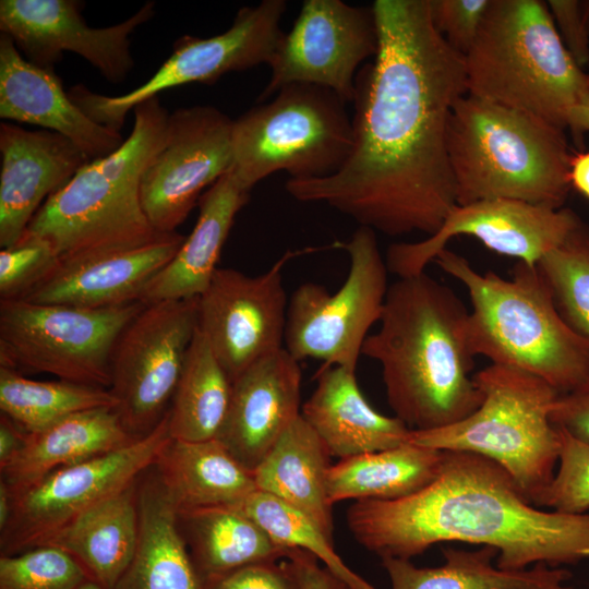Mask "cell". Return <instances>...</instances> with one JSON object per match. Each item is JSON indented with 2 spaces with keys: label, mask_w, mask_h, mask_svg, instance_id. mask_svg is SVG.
Wrapping results in <instances>:
<instances>
[{
  "label": "cell",
  "mask_w": 589,
  "mask_h": 589,
  "mask_svg": "<svg viewBox=\"0 0 589 589\" xmlns=\"http://www.w3.org/2000/svg\"><path fill=\"white\" fill-rule=\"evenodd\" d=\"M372 8L380 45L357 73L351 153L334 175L289 178L285 188L375 232L429 237L457 206L447 131L468 93L465 56L435 29L429 0H376Z\"/></svg>",
  "instance_id": "1"
},
{
  "label": "cell",
  "mask_w": 589,
  "mask_h": 589,
  "mask_svg": "<svg viewBox=\"0 0 589 589\" xmlns=\"http://www.w3.org/2000/svg\"><path fill=\"white\" fill-rule=\"evenodd\" d=\"M436 478L394 501H356L347 512L356 540L381 558L410 560L440 542L497 550L496 566L558 568L589 558V514L543 510L495 461L443 450Z\"/></svg>",
  "instance_id": "2"
},
{
  "label": "cell",
  "mask_w": 589,
  "mask_h": 589,
  "mask_svg": "<svg viewBox=\"0 0 589 589\" xmlns=\"http://www.w3.org/2000/svg\"><path fill=\"white\" fill-rule=\"evenodd\" d=\"M378 322L361 354L381 364L387 401L410 430L445 428L480 406L469 311L449 287L425 272L400 277Z\"/></svg>",
  "instance_id": "3"
},
{
  "label": "cell",
  "mask_w": 589,
  "mask_h": 589,
  "mask_svg": "<svg viewBox=\"0 0 589 589\" xmlns=\"http://www.w3.org/2000/svg\"><path fill=\"white\" fill-rule=\"evenodd\" d=\"M434 262L467 289L474 356L533 374L561 394L589 378V339L562 317L537 265L518 261L506 279L479 273L447 248Z\"/></svg>",
  "instance_id": "4"
},
{
  "label": "cell",
  "mask_w": 589,
  "mask_h": 589,
  "mask_svg": "<svg viewBox=\"0 0 589 589\" xmlns=\"http://www.w3.org/2000/svg\"><path fill=\"white\" fill-rule=\"evenodd\" d=\"M129 137L112 154L88 161L50 195L25 232L47 241L59 263L131 249L160 235L141 202L142 175L164 145L169 112L158 95L133 108Z\"/></svg>",
  "instance_id": "5"
},
{
  "label": "cell",
  "mask_w": 589,
  "mask_h": 589,
  "mask_svg": "<svg viewBox=\"0 0 589 589\" xmlns=\"http://www.w3.org/2000/svg\"><path fill=\"white\" fill-rule=\"evenodd\" d=\"M447 145L457 205L507 199L557 209L567 200L565 130L540 117L467 93L453 107Z\"/></svg>",
  "instance_id": "6"
},
{
  "label": "cell",
  "mask_w": 589,
  "mask_h": 589,
  "mask_svg": "<svg viewBox=\"0 0 589 589\" xmlns=\"http://www.w3.org/2000/svg\"><path fill=\"white\" fill-rule=\"evenodd\" d=\"M468 94L566 130L589 75L565 48L546 2L491 0L465 56Z\"/></svg>",
  "instance_id": "7"
},
{
  "label": "cell",
  "mask_w": 589,
  "mask_h": 589,
  "mask_svg": "<svg viewBox=\"0 0 589 589\" xmlns=\"http://www.w3.org/2000/svg\"><path fill=\"white\" fill-rule=\"evenodd\" d=\"M473 381L482 401L471 414L445 428L411 430L409 442L486 457L536 505L558 464L560 431L550 414L561 393L533 374L494 363L477 372Z\"/></svg>",
  "instance_id": "8"
},
{
  "label": "cell",
  "mask_w": 589,
  "mask_h": 589,
  "mask_svg": "<svg viewBox=\"0 0 589 589\" xmlns=\"http://www.w3.org/2000/svg\"><path fill=\"white\" fill-rule=\"evenodd\" d=\"M333 91L294 83L272 100L233 119L230 171L247 190L274 172L290 179L324 178L337 172L353 145L352 119Z\"/></svg>",
  "instance_id": "9"
},
{
  "label": "cell",
  "mask_w": 589,
  "mask_h": 589,
  "mask_svg": "<svg viewBox=\"0 0 589 589\" xmlns=\"http://www.w3.org/2000/svg\"><path fill=\"white\" fill-rule=\"evenodd\" d=\"M145 303L106 309L0 301V366L110 388L116 344Z\"/></svg>",
  "instance_id": "10"
},
{
  "label": "cell",
  "mask_w": 589,
  "mask_h": 589,
  "mask_svg": "<svg viewBox=\"0 0 589 589\" xmlns=\"http://www.w3.org/2000/svg\"><path fill=\"white\" fill-rule=\"evenodd\" d=\"M342 247L350 268L336 292L314 283L292 292L284 348L298 361L313 358L356 372L368 332L383 312L388 268L370 228L359 226Z\"/></svg>",
  "instance_id": "11"
},
{
  "label": "cell",
  "mask_w": 589,
  "mask_h": 589,
  "mask_svg": "<svg viewBox=\"0 0 589 589\" xmlns=\"http://www.w3.org/2000/svg\"><path fill=\"white\" fill-rule=\"evenodd\" d=\"M286 8L284 0H264L241 8L232 25L219 35L178 38L171 56L156 73L124 95L97 94L83 84L72 86L68 95L92 120L120 131L131 109L165 89L190 83L211 84L229 72L268 64L285 35L280 20Z\"/></svg>",
  "instance_id": "12"
},
{
  "label": "cell",
  "mask_w": 589,
  "mask_h": 589,
  "mask_svg": "<svg viewBox=\"0 0 589 589\" xmlns=\"http://www.w3.org/2000/svg\"><path fill=\"white\" fill-rule=\"evenodd\" d=\"M200 297L147 303L120 335L109 390L127 431L149 434L168 412L191 341Z\"/></svg>",
  "instance_id": "13"
},
{
  "label": "cell",
  "mask_w": 589,
  "mask_h": 589,
  "mask_svg": "<svg viewBox=\"0 0 589 589\" xmlns=\"http://www.w3.org/2000/svg\"><path fill=\"white\" fill-rule=\"evenodd\" d=\"M171 438L167 412L149 434L117 450L59 468L12 494L11 517L0 531L1 555L40 545L88 507L137 481Z\"/></svg>",
  "instance_id": "14"
},
{
  "label": "cell",
  "mask_w": 589,
  "mask_h": 589,
  "mask_svg": "<svg viewBox=\"0 0 589 589\" xmlns=\"http://www.w3.org/2000/svg\"><path fill=\"white\" fill-rule=\"evenodd\" d=\"M378 28L372 5L340 0H305L291 28L267 64L271 77L259 99L286 85L302 83L333 91L353 103L358 68L378 51Z\"/></svg>",
  "instance_id": "15"
},
{
  "label": "cell",
  "mask_w": 589,
  "mask_h": 589,
  "mask_svg": "<svg viewBox=\"0 0 589 589\" xmlns=\"http://www.w3.org/2000/svg\"><path fill=\"white\" fill-rule=\"evenodd\" d=\"M232 122L213 106L183 107L169 115L165 143L140 187L143 211L156 232H175L201 192L230 171Z\"/></svg>",
  "instance_id": "16"
},
{
  "label": "cell",
  "mask_w": 589,
  "mask_h": 589,
  "mask_svg": "<svg viewBox=\"0 0 589 589\" xmlns=\"http://www.w3.org/2000/svg\"><path fill=\"white\" fill-rule=\"evenodd\" d=\"M290 254L250 276L217 268L200 296L199 329L231 383L261 358L283 349L288 299L281 271Z\"/></svg>",
  "instance_id": "17"
},
{
  "label": "cell",
  "mask_w": 589,
  "mask_h": 589,
  "mask_svg": "<svg viewBox=\"0 0 589 589\" xmlns=\"http://www.w3.org/2000/svg\"><path fill=\"white\" fill-rule=\"evenodd\" d=\"M581 219L569 208H551L517 200H481L457 205L441 228L419 242L388 248L386 265L398 278L425 272L447 242L470 236L488 249L529 265L561 244Z\"/></svg>",
  "instance_id": "18"
},
{
  "label": "cell",
  "mask_w": 589,
  "mask_h": 589,
  "mask_svg": "<svg viewBox=\"0 0 589 589\" xmlns=\"http://www.w3.org/2000/svg\"><path fill=\"white\" fill-rule=\"evenodd\" d=\"M77 0H1L0 31L32 63L51 68L64 51L74 52L95 67L109 82L121 83L134 65L131 34L155 14L146 2L119 24L89 27Z\"/></svg>",
  "instance_id": "19"
},
{
  "label": "cell",
  "mask_w": 589,
  "mask_h": 589,
  "mask_svg": "<svg viewBox=\"0 0 589 589\" xmlns=\"http://www.w3.org/2000/svg\"><path fill=\"white\" fill-rule=\"evenodd\" d=\"M0 247L14 244L45 201L88 161L69 139L49 130L0 124Z\"/></svg>",
  "instance_id": "20"
},
{
  "label": "cell",
  "mask_w": 589,
  "mask_h": 589,
  "mask_svg": "<svg viewBox=\"0 0 589 589\" xmlns=\"http://www.w3.org/2000/svg\"><path fill=\"white\" fill-rule=\"evenodd\" d=\"M301 380L299 361L283 348L254 362L232 382L217 440L249 470L261 464L301 414Z\"/></svg>",
  "instance_id": "21"
},
{
  "label": "cell",
  "mask_w": 589,
  "mask_h": 589,
  "mask_svg": "<svg viewBox=\"0 0 589 589\" xmlns=\"http://www.w3.org/2000/svg\"><path fill=\"white\" fill-rule=\"evenodd\" d=\"M184 240L176 231L163 233L136 248L59 263L19 300L86 309L137 302L148 283L170 262Z\"/></svg>",
  "instance_id": "22"
},
{
  "label": "cell",
  "mask_w": 589,
  "mask_h": 589,
  "mask_svg": "<svg viewBox=\"0 0 589 589\" xmlns=\"http://www.w3.org/2000/svg\"><path fill=\"white\" fill-rule=\"evenodd\" d=\"M0 117L57 132L73 142L89 160L112 154L124 142L120 131L97 123L74 104L53 69L29 62L3 33L0 34Z\"/></svg>",
  "instance_id": "23"
},
{
  "label": "cell",
  "mask_w": 589,
  "mask_h": 589,
  "mask_svg": "<svg viewBox=\"0 0 589 589\" xmlns=\"http://www.w3.org/2000/svg\"><path fill=\"white\" fill-rule=\"evenodd\" d=\"M301 416L340 459L393 448L409 442L411 430L397 417L377 412L362 395L356 372L326 366L303 404Z\"/></svg>",
  "instance_id": "24"
},
{
  "label": "cell",
  "mask_w": 589,
  "mask_h": 589,
  "mask_svg": "<svg viewBox=\"0 0 589 589\" xmlns=\"http://www.w3.org/2000/svg\"><path fill=\"white\" fill-rule=\"evenodd\" d=\"M139 539L112 589H206L179 524L178 508L154 466L137 482Z\"/></svg>",
  "instance_id": "25"
},
{
  "label": "cell",
  "mask_w": 589,
  "mask_h": 589,
  "mask_svg": "<svg viewBox=\"0 0 589 589\" xmlns=\"http://www.w3.org/2000/svg\"><path fill=\"white\" fill-rule=\"evenodd\" d=\"M250 191L228 171L200 197L197 221L170 262L148 283L141 296L147 304L200 297L208 287L223 247Z\"/></svg>",
  "instance_id": "26"
},
{
  "label": "cell",
  "mask_w": 589,
  "mask_h": 589,
  "mask_svg": "<svg viewBox=\"0 0 589 589\" xmlns=\"http://www.w3.org/2000/svg\"><path fill=\"white\" fill-rule=\"evenodd\" d=\"M135 440L116 408L76 412L44 431L27 433L22 449L0 467L1 481L15 494L59 468L117 450Z\"/></svg>",
  "instance_id": "27"
},
{
  "label": "cell",
  "mask_w": 589,
  "mask_h": 589,
  "mask_svg": "<svg viewBox=\"0 0 589 589\" xmlns=\"http://www.w3.org/2000/svg\"><path fill=\"white\" fill-rule=\"evenodd\" d=\"M139 479L79 514L40 545L68 552L92 579L104 589H112L137 545Z\"/></svg>",
  "instance_id": "28"
},
{
  "label": "cell",
  "mask_w": 589,
  "mask_h": 589,
  "mask_svg": "<svg viewBox=\"0 0 589 589\" xmlns=\"http://www.w3.org/2000/svg\"><path fill=\"white\" fill-rule=\"evenodd\" d=\"M154 468L178 512L238 506L257 490L253 472L217 438H171Z\"/></svg>",
  "instance_id": "29"
},
{
  "label": "cell",
  "mask_w": 589,
  "mask_h": 589,
  "mask_svg": "<svg viewBox=\"0 0 589 589\" xmlns=\"http://www.w3.org/2000/svg\"><path fill=\"white\" fill-rule=\"evenodd\" d=\"M328 449L300 414L252 471L256 489L311 517L333 539Z\"/></svg>",
  "instance_id": "30"
},
{
  "label": "cell",
  "mask_w": 589,
  "mask_h": 589,
  "mask_svg": "<svg viewBox=\"0 0 589 589\" xmlns=\"http://www.w3.org/2000/svg\"><path fill=\"white\" fill-rule=\"evenodd\" d=\"M445 562L435 567H417L410 560L386 557L390 589H573L564 582L572 577L565 568L536 564L522 570H505L493 564L498 555L491 546L468 551L442 550Z\"/></svg>",
  "instance_id": "31"
},
{
  "label": "cell",
  "mask_w": 589,
  "mask_h": 589,
  "mask_svg": "<svg viewBox=\"0 0 589 589\" xmlns=\"http://www.w3.org/2000/svg\"><path fill=\"white\" fill-rule=\"evenodd\" d=\"M443 455V450L407 442L340 459L328 471L329 501H394L411 495L436 478Z\"/></svg>",
  "instance_id": "32"
},
{
  "label": "cell",
  "mask_w": 589,
  "mask_h": 589,
  "mask_svg": "<svg viewBox=\"0 0 589 589\" xmlns=\"http://www.w3.org/2000/svg\"><path fill=\"white\" fill-rule=\"evenodd\" d=\"M178 513L191 557L203 580L249 564L288 556L290 549L275 543L253 519L236 506Z\"/></svg>",
  "instance_id": "33"
},
{
  "label": "cell",
  "mask_w": 589,
  "mask_h": 589,
  "mask_svg": "<svg viewBox=\"0 0 589 589\" xmlns=\"http://www.w3.org/2000/svg\"><path fill=\"white\" fill-rule=\"evenodd\" d=\"M232 383L204 334L197 328L168 410L172 438L200 442L218 437Z\"/></svg>",
  "instance_id": "34"
},
{
  "label": "cell",
  "mask_w": 589,
  "mask_h": 589,
  "mask_svg": "<svg viewBox=\"0 0 589 589\" xmlns=\"http://www.w3.org/2000/svg\"><path fill=\"white\" fill-rule=\"evenodd\" d=\"M117 407L108 388L68 381L43 382L0 366L1 413L27 433H37L76 412Z\"/></svg>",
  "instance_id": "35"
},
{
  "label": "cell",
  "mask_w": 589,
  "mask_h": 589,
  "mask_svg": "<svg viewBox=\"0 0 589 589\" xmlns=\"http://www.w3.org/2000/svg\"><path fill=\"white\" fill-rule=\"evenodd\" d=\"M236 507L253 519L281 548L300 549L313 554L349 589H375L341 560L334 549L333 539L301 510L260 490H255Z\"/></svg>",
  "instance_id": "36"
},
{
  "label": "cell",
  "mask_w": 589,
  "mask_h": 589,
  "mask_svg": "<svg viewBox=\"0 0 589 589\" xmlns=\"http://www.w3.org/2000/svg\"><path fill=\"white\" fill-rule=\"evenodd\" d=\"M537 266L562 317L589 339V227L580 220Z\"/></svg>",
  "instance_id": "37"
},
{
  "label": "cell",
  "mask_w": 589,
  "mask_h": 589,
  "mask_svg": "<svg viewBox=\"0 0 589 589\" xmlns=\"http://www.w3.org/2000/svg\"><path fill=\"white\" fill-rule=\"evenodd\" d=\"M89 578L77 560L52 545L0 556V589H77Z\"/></svg>",
  "instance_id": "38"
},
{
  "label": "cell",
  "mask_w": 589,
  "mask_h": 589,
  "mask_svg": "<svg viewBox=\"0 0 589 589\" xmlns=\"http://www.w3.org/2000/svg\"><path fill=\"white\" fill-rule=\"evenodd\" d=\"M557 429L561 442L558 469L536 506L584 514L589 509V444Z\"/></svg>",
  "instance_id": "39"
},
{
  "label": "cell",
  "mask_w": 589,
  "mask_h": 589,
  "mask_svg": "<svg viewBox=\"0 0 589 589\" xmlns=\"http://www.w3.org/2000/svg\"><path fill=\"white\" fill-rule=\"evenodd\" d=\"M58 265V256L47 241L24 232L0 251L1 300L22 299Z\"/></svg>",
  "instance_id": "40"
},
{
  "label": "cell",
  "mask_w": 589,
  "mask_h": 589,
  "mask_svg": "<svg viewBox=\"0 0 589 589\" xmlns=\"http://www.w3.org/2000/svg\"><path fill=\"white\" fill-rule=\"evenodd\" d=\"M491 0H429L432 23L446 43L466 56Z\"/></svg>",
  "instance_id": "41"
},
{
  "label": "cell",
  "mask_w": 589,
  "mask_h": 589,
  "mask_svg": "<svg viewBox=\"0 0 589 589\" xmlns=\"http://www.w3.org/2000/svg\"><path fill=\"white\" fill-rule=\"evenodd\" d=\"M206 589H301L289 561L259 562L204 580Z\"/></svg>",
  "instance_id": "42"
},
{
  "label": "cell",
  "mask_w": 589,
  "mask_h": 589,
  "mask_svg": "<svg viewBox=\"0 0 589 589\" xmlns=\"http://www.w3.org/2000/svg\"><path fill=\"white\" fill-rule=\"evenodd\" d=\"M546 4L565 48L584 70L589 65V33L581 0H549Z\"/></svg>",
  "instance_id": "43"
},
{
  "label": "cell",
  "mask_w": 589,
  "mask_h": 589,
  "mask_svg": "<svg viewBox=\"0 0 589 589\" xmlns=\"http://www.w3.org/2000/svg\"><path fill=\"white\" fill-rule=\"evenodd\" d=\"M550 419L577 440L589 444V378L554 401Z\"/></svg>",
  "instance_id": "44"
},
{
  "label": "cell",
  "mask_w": 589,
  "mask_h": 589,
  "mask_svg": "<svg viewBox=\"0 0 589 589\" xmlns=\"http://www.w3.org/2000/svg\"><path fill=\"white\" fill-rule=\"evenodd\" d=\"M287 560L298 576L301 589H349L326 567H321L320 561L308 551L290 549Z\"/></svg>",
  "instance_id": "45"
},
{
  "label": "cell",
  "mask_w": 589,
  "mask_h": 589,
  "mask_svg": "<svg viewBox=\"0 0 589 589\" xmlns=\"http://www.w3.org/2000/svg\"><path fill=\"white\" fill-rule=\"evenodd\" d=\"M27 432L10 418H0V467L11 461L25 444Z\"/></svg>",
  "instance_id": "46"
},
{
  "label": "cell",
  "mask_w": 589,
  "mask_h": 589,
  "mask_svg": "<svg viewBox=\"0 0 589 589\" xmlns=\"http://www.w3.org/2000/svg\"><path fill=\"white\" fill-rule=\"evenodd\" d=\"M568 179L570 188L589 200V151L570 155Z\"/></svg>",
  "instance_id": "47"
},
{
  "label": "cell",
  "mask_w": 589,
  "mask_h": 589,
  "mask_svg": "<svg viewBox=\"0 0 589 589\" xmlns=\"http://www.w3.org/2000/svg\"><path fill=\"white\" fill-rule=\"evenodd\" d=\"M567 129L578 148H584V134L589 132V94L575 105L568 115Z\"/></svg>",
  "instance_id": "48"
},
{
  "label": "cell",
  "mask_w": 589,
  "mask_h": 589,
  "mask_svg": "<svg viewBox=\"0 0 589 589\" xmlns=\"http://www.w3.org/2000/svg\"><path fill=\"white\" fill-rule=\"evenodd\" d=\"M12 512V494L7 484L0 480V531L8 525Z\"/></svg>",
  "instance_id": "49"
},
{
  "label": "cell",
  "mask_w": 589,
  "mask_h": 589,
  "mask_svg": "<svg viewBox=\"0 0 589 589\" xmlns=\"http://www.w3.org/2000/svg\"><path fill=\"white\" fill-rule=\"evenodd\" d=\"M77 589H104L97 581L89 578L84 581Z\"/></svg>",
  "instance_id": "50"
},
{
  "label": "cell",
  "mask_w": 589,
  "mask_h": 589,
  "mask_svg": "<svg viewBox=\"0 0 589 589\" xmlns=\"http://www.w3.org/2000/svg\"><path fill=\"white\" fill-rule=\"evenodd\" d=\"M587 31L589 33V0H581Z\"/></svg>",
  "instance_id": "51"
},
{
  "label": "cell",
  "mask_w": 589,
  "mask_h": 589,
  "mask_svg": "<svg viewBox=\"0 0 589 589\" xmlns=\"http://www.w3.org/2000/svg\"><path fill=\"white\" fill-rule=\"evenodd\" d=\"M587 73H588V75H589V72H587Z\"/></svg>",
  "instance_id": "52"
}]
</instances>
